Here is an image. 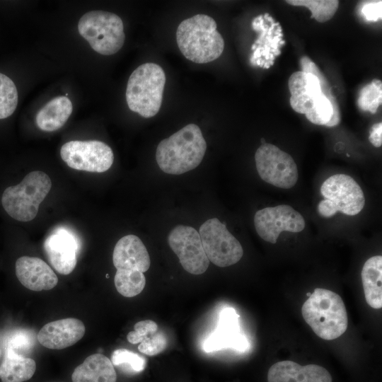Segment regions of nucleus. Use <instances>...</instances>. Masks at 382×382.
Segmentation results:
<instances>
[{
  "label": "nucleus",
  "instance_id": "nucleus-18",
  "mask_svg": "<svg viewBox=\"0 0 382 382\" xmlns=\"http://www.w3.org/2000/svg\"><path fill=\"white\" fill-rule=\"evenodd\" d=\"M268 382H332L330 374L316 364L301 366L292 361L274 364L267 373Z\"/></svg>",
  "mask_w": 382,
  "mask_h": 382
},
{
  "label": "nucleus",
  "instance_id": "nucleus-15",
  "mask_svg": "<svg viewBox=\"0 0 382 382\" xmlns=\"http://www.w3.org/2000/svg\"><path fill=\"white\" fill-rule=\"evenodd\" d=\"M83 323L75 318H66L45 324L38 332L40 345L50 349H62L72 346L83 337Z\"/></svg>",
  "mask_w": 382,
  "mask_h": 382
},
{
  "label": "nucleus",
  "instance_id": "nucleus-13",
  "mask_svg": "<svg viewBox=\"0 0 382 382\" xmlns=\"http://www.w3.org/2000/svg\"><path fill=\"white\" fill-rule=\"evenodd\" d=\"M239 316L235 309L227 307L219 313L216 329L207 337L203 343L206 352L231 348L244 352L249 347L248 341L241 331Z\"/></svg>",
  "mask_w": 382,
  "mask_h": 382
},
{
  "label": "nucleus",
  "instance_id": "nucleus-20",
  "mask_svg": "<svg viewBox=\"0 0 382 382\" xmlns=\"http://www.w3.org/2000/svg\"><path fill=\"white\" fill-rule=\"evenodd\" d=\"M72 112V103L66 96H58L49 101L37 113V126L45 132H54L66 123Z\"/></svg>",
  "mask_w": 382,
  "mask_h": 382
},
{
  "label": "nucleus",
  "instance_id": "nucleus-33",
  "mask_svg": "<svg viewBox=\"0 0 382 382\" xmlns=\"http://www.w3.org/2000/svg\"><path fill=\"white\" fill-rule=\"evenodd\" d=\"M369 141L376 147L381 146L382 144V123L374 124L371 129L369 137Z\"/></svg>",
  "mask_w": 382,
  "mask_h": 382
},
{
  "label": "nucleus",
  "instance_id": "nucleus-6",
  "mask_svg": "<svg viewBox=\"0 0 382 382\" xmlns=\"http://www.w3.org/2000/svg\"><path fill=\"white\" fill-rule=\"evenodd\" d=\"M78 30L91 48L103 55L117 52L125 40L122 19L117 14L104 11H91L82 16Z\"/></svg>",
  "mask_w": 382,
  "mask_h": 382
},
{
  "label": "nucleus",
  "instance_id": "nucleus-25",
  "mask_svg": "<svg viewBox=\"0 0 382 382\" xmlns=\"http://www.w3.org/2000/svg\"><path fill=\"white\" fill-rule=\"evenodd\" d=\"M290 5L305 6L311 12V18L324 23L333 17L336 13L339 1L337 0H288Z\"/></svg>",
  "mask_w": 382,
  "mask_h": 382
},
{
  "label": "nucleus",
  "instance_id": "nucleus-34",
  "mask_svg": "<svg viewBox=\"0 0 382 382\" xmlns=\"http://www.w3.org/2000/svg\"><path fill=\"white\" fill-rule=\"evenodd\" d=\"M301 64L302 71L314 74L318 79L323 76L316 64L308 57H303L301 59Z\"/></svg>",
  "mask_w": 382,
  "mask_h": 382
},
{
  "label": "nucleus",
  "instance_id": "nucleus-36",
  "mask_svg": "<svg viewBox=\"0 0 382 382\" xmlns=\"http://www.w3.org/2000/svg\"><path fill=\"white\" fill-rule=\"evenodd\" d=\"M311 294V293H308V294H307V296H310Z\"/></svg>",
  "mask_w": 382,
  "mask_h": 382
},
{
  "label": "nucleus",
  "instance_id": "nucleus-22",
  "mask_svg": "<svg viewBox=\"0 0 382 382\" xmlns=\"http://www.w3.org/2000/svg\"><path fill=\"white\" fill-rule=\"evenodd\" d=\"M36 370L35 361L28 357L6 349L0 364L1 382H23L32 378Z\"/></svg>",
  "mask_w": 382,
  "mask_h": 382
},
{
  "label": "nucleus",
  "instance_id": "nucleus-9",
  "mask_svg": "<svg viewBox=\"0 0 382 382\" xmlns=\"http://www.w3.org/2000/svg\"><path fill=\"white\" fill-rule=\"evenodd\" d=\"M256 168L260 177L275 187L289 189L294 187L299 172L293 158L274 144H262L255 154Z\"/></svg>",
  "mask_w": 382,
  "mask_h": 382
},
{
  "label": "nucleus",
  "instance_id": "nucleus-21",
  "mask_svg": "<svg viewBox=\"0 0 382 382\" xmlns=\"http://www.w3.org/2000/svg\"><path fill=\"white\" fill-rule=\"evenodd\" d=\"M361 281L366 303L373 308L382 307V256L369 258L361 270Z\"/></svg>",
  "mask_w": 382,
  "mask_h": 382
},
{
  "label": "nucleus",
  "instance_id": "nucleus-12",
  "mask_svg": "<svg viewBox=\"0 0 382 382\" xmlns=\"http://www.w3.org/2000/svg\"><path fill=\"white\" fill-rule=\"evenodd\" d=\"M254 224L260 237L273 244L282 231L301 232L306 225L302 215L286 204L258 210L254 216Z\"/></svg>",
  "mask_w": 382,
  "mask_h": 382
},
{
  "label": "nucleus",
  "instance_id": "nucleus-27",
  "mask_svg": "<svg viewBox=\"0 0 382 382\" xmlns=\"http://www.w3.org/2000/svg\"><path fill=\"white\" fill-rule=\"evenodd\" d=\"M110 361L112 365L129 373L141 372L146 364L144 357L126 349H115L112 354Z\"/></svg>",
  "mask_w": 382,
  "mask_h": 382
},
{
  "label": "nucleus",
  "instance_id": "nucleus-5",
  "mask_svg": "<svg viewBox=\"0 0 382 382\" xmlns=\"http://www.w3.org/2000/svg\"><path fill=\"white\" fill-rule=\"evenodd\" d=\"M52 187L50 177L42 171L28 173L18 185L5 189L1 204L6 213L19 221H29L37 216L39 206Z\"/></svg>",
  "mask_w": 382,
  "mask_h": 382
},
{
  "label": "nucleus",
  "instance_id": "nucleus-2",
  "mask_svg": "<svg viewBox=\"0 0 382 382\" xmlns=\"http://www.w3.org/2000/svg\"><path fill=\"white\" fill-rule=\"evenodd\" d=\"M209 16L197 14L183 21L176 31L178 46L185 58L197 64H206L219 58L224 40Z\"/></svg>",
  "mask_w": 382,
  "mask_h": 382
},
{
  "label": "nucleus",
  "instance_id": "nucleus-37",
  "mask_svg": "<svg viewBox=\"0 0 382 382\" xmlns=\"http://www.w3.org/2000/svg\"><path fill=\"white\" fill-rule=\"evenodd\" d=\"M106 277H107V278H108V277H109V275H108V274H106Z\"/></svg>",
  "mask_w": 382,
  "mask_h": 382
},
{
  "label": "nucleus",
  "instance_id": "nucleus-10",
  "mask_svg": "<svg viewBox=\"0 0 382 382\" xmlns=\"http://www.w3.org/2000/svg\"><path fill=\"white\" fill-rule=\"evenodd\" d=\"M62 160L71 168L91 173H103L112 165V149L98 140L70 141L60 149Z\"/></svg>",
  "mask_w": 382,
  "mask_h": 382
},
{
  "label": "nucleus",
  "instance_id": "nucleus-35",
  "mask_svg": "<svg viewBox=\"0 0 382 382\" xmlns=\"http://www.w3.org/2000/svg\"><path fill=\"white\" fill-rule=\"evenodd\" d=\"M265 143H266V142H265L264 138H262V139H261V144H265Z\"/></svg>",
  "mask_w": 382,
  "mask_h": 382
},
{
  "label": "nucleus",
  "instance_id": "nucleus-28",
  "mask_svg": "<svg viewBox=\"0 0 382 382\" xmlns=\"http://www.w3.org/2000/svg\"><path fill=\"white\" fill-rule=\"evenodd\" d=\"M335 108H338L337 103H334V100H330L325 94H322L314 108L305 115L313 124L325 125L332 117Z\"/></svg>",
  "mask_w": 382,
  "mask_h": 382
},
{
  "label": "nucleus",
  "instance_id": "nucleus-7",
  "mask_svg": "<svg viewBox=\"0 0 382 382\" xmlns=\"http://www.w3.org/2000/svg\"><path fill=\"white\" fill-rule=\"evenodd\" d=\"M324 197L318 204V212L323 217H331L337 212L354 216L364 208L365 199L359 184L351 176L335 174L326 179L320 187Z\"/></svg>",
  "mask_w": 382,
  "mask_h": 382
},
{
  "label": "nucleus",
  "instance_id": "nucleus-26",
  "mask_svg": "<svg viewBox=\"0 0 382 382\" xmlns=\"http://www.w3.org/2000/svg\"><path fill=\"white\" fill-rule=\"evenodd\" d=\"M18 101V91L13 81L0 73V119L11 116Z\"/></svg>",
  "mask_w": 382,
  "mask_h": 382
},
{
  "label": "nucleus",
  "instance_id": "nucleus-30",
  "mask_svg": "<svg viewBox=\"0 0 382 382\" xmlns=\"http://www.w3.org/2000/svg\"><path fill=\"white\" fill-rule=\"evenodd\" d=\"M168 346V340L166 335L161 331L146 333L142 337L138 346L140 352L148 356H155L163 351Z\"/></svg>",
  "mask_w": 382,
  "mask_h": 382
},
{
  "label": "nucleus",
  "instance_id": "nucleus-32",
  "mask_svg": "<svg viewBox=\"0 0 382 382\" xmlns=\"http://www.w3.org/2000/svg\"><path fill=\"white\" fill-rule=\"evenodd\" d=\"M361 12L367 21H378L381 18V1L366 4Z\"/></svg>",
  "mask_w": 382,
  "mask_h": 382
},
{
  "label": "nucleus",
  "instance_id": "nucleus-8",
  "mask_svg": "<svg viewBox=\"0 0 382 382\" xmlns=\"http://www.w3.org/2000/svg\"><path fill=\"white\" fill-rule=\"evenodd\" d=\"M204 253L211 262L220 267L237 263L243 250L239 241L217 218L207 220L199 231Z\"/></svg>",
  "mask_w": 382,
  "mask_h": 382
},
{
  "label": "nucleus",
  "instance_id": "nucleus-3",
  "mask_svg": "<svg viewBox=\"0 0 382 382\" xmlns=\"http://www.w3.org/2000/svg\"><path fill=\"white\" fill-rule=\"evenodd\" d=\"M306 323L319 337L332 340L347 328V314L342 298L336 293L316 288L301 308Z\"/></svg>",
  "mask_w": 382,
  "mask_h": 382
},
{
  "label": "nucleus",
  "instance_id": "nucleus-24",
  "mask_svg": "<svg viewBox=\"0 0 382 382\" xmlns=\"http://www.w3.org/2000/svg\"><path fill=\"white\" fill-rule=\"evenodd\" d=\"M117 291L125 297H134L140 294L145 287L146 278L139 271L117 270L115 278Z\"/></svg>",
  "mask_w": 382,
  "mask_h": 382
},
{
  "label": "nucleus",
  "instance_id": "nucleus-4",
  "mask_svg": "<svg viewBox=\"0 0 382 382\" xmlns=\"http://www.w3.org/2000/svg\"><path fill=\"white\" fill-rule=\"evenodd\" d=\"M166 83L163 69L154 63L139 66L130 75L126 88L129 108L145 118L156 115L161 106Z\"/></svg>",
  "mask_w": 382,
  "mask_h": 382
},
{
  "label": "nucleus",
  "instance_id": "nucleus-14",
  "mask_svg": "<svg viewBox=\"0 0 382 382\" xmlns=\"http://www.w3.org/2000/svg\"><path fill=\"white\" fill-rule=\"evenodd\" d=\"M44 250L52 266L59 273L67 275L74 270L77 262L79 242L69 230L56 229L45 239Z\"/></svg>",
  "mask_w": 382,
  "mask_h": 382
},
{
  "label": "nucleus",
  "instance_id": "nucleus-29",
  "mask_svg": "<svg viewBox=\"0 0 382 382\" xmlns=\"http://www.w3.org/2000/svg\"><path fill=\"white\" fill-rule=\"evenodd\" d=\"M34 345V334L30 330L19 329L14 330L8 336L5 347L23 355V354L29 352Z\"/></svg>",
  "mask_w": 382,
  "mask_h": 382
},
{
  "label": "nucleus",
  "instance_id": "nucleus-23",
  "mask_svg": "<svg viewBox=\"0 0 382 382\" xmlns=\"http://www.w3.org/2000/svg\"><path fill=\"white\" fill-rule=\"evenodd\" d=\"M288 85L291 96L308 95L318 98L323 93L319 79L314 74L302 71L293 73Z\"/></svg>",
  "mask_w": 382,
  "mask_h": 382
},
{
  "label": "nucleus",
  "instance_id": "nucleus-11",
  "mask_svg": "<svg viewBox=\"0 0 382 382\" xmlns=\"http://www.w3.org/2000/svg\"><path fill=\"white\" fill-rule=\"evenodd\" d=\"M168 242L185 271L195 275L207 271L209 261L196 229L189 226L178 225L170 232Z\"/></svg>",
  "mask_w": 382,
  "mask_h": 382
},
{
  "label": "nucleus",
  "instance_id": "nucleus-31",
  "mask_svg": "<svg viewBox=\"0 0 382 382\" xmlns=\"http://www.w3.org/2000/svg\"><path fill=\"white\" fill-rule=\"evenodd\" d=\"M158 326L156 322L151 320H144L137 322L134 326V330L130 331L127 335V341L131 344H138L141 337L148 332H156Z\"/></svg>",
  "mask_w": 382,
  "mask_h": 382
},
{
  "label": "nucleus",
  "instance_id": "nucleus-16",
  "mask_svg": "<svg viewBox=\"0 0 382 382\" xmlns=\"http://www.w3.org/2000/svg\"><path fill=\"white\" fill-rule=\"evenodd\" d=\"M15 268L19 282L30 290H50L58 283L56 274L40 258L22 256L16 260Z\"/></svg>",
  "mask_w": 382,
  "mask_h": 382
},
{
  "label": "nucleus",
  "instance_id": "nucleus-19",
  "mask_svg": "<svg viewBox=\"0 0 382 382\" xmlns=\"http://www.w3.org/2000/svg\"><path fill=\"white\" fill-rule=\"evenodd\" d=\"M72 382H116L117 374L110 359L102 354H93L76 366Z\"/></svg>",
  "mask_w": 382,
  "mask_h": 382
},
{
  "label": "nucleus",
  "instance_id": "nucleus-1",
  "mask_svg": "<svg viewBox=\"0 0 382 382\" xmlns=\"http://www.w3.org/2000/svg\"><path fill=\"white\" fill-rule=\"evenodd\" d=\"M207 143L200 128L189 124L158 144L156 162L162 171L180 175L197 168L202 162Z\"/></svg>",
  "mask_w": 382,
  "mask_h": 382
},
{
  "label": "nucleus",
  "instance_id": "nucleus-17",
  "mask_svg": "<svg viewBox=\"0 0 382 382\" xmlns=\"http://www.w3.org/2000/svg\"><path fill=\"white\" fill-rule=\"evenodd\" d=\"M112 262L117 270L146 272L151 265L149 253L141 239L135 235H127L116 243Z\"/></svg>",
  "mask_w": 382,
  "mask_h": 382
}]
</instances>
